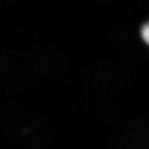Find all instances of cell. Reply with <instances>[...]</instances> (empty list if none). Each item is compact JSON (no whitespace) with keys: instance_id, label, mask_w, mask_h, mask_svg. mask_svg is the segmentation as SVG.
Segmentation results:
<instances>
[{"instance_id":"6da1fadb","label":"cell","mask_w":149,"mask_h":149,"mask_svg":"<svg viewBox=\"0 0 149 149\" xmlns=\"http://www.w3.org/2000/svg\"><path fill=\"white\" fill-rule=\"evenodd\" d=\"M141 36L146 43L149 45V22L143 25L141 29Z\"/></svg>"}]
</instances>
